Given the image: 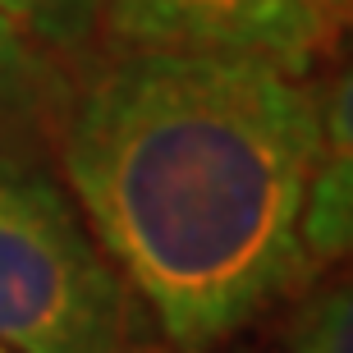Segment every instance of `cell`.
I'll use <instances>...</instances> for the list:
<instances>
[{"label": "cell", "instance_id": "4", "mask_svg": "<svg viewBox=\"0 0 353 353\" xmlns=\"http://www.w3.org/2000/svg\"><path fill=\"white\" fill-rule=\"evenodd\" d=\"M299 239L307 266H335L353 239V129H349V79L321 101V147L303 193Z\"/></svg>", "mask_w": 353, "mask_h": 353}, {"label": "cell", "instance_id": "5", "mask_svg": "<svg viewBox=\"0 0 353 353\" xmlns=\"http://www.w3.org/2000/svg\"><path fill=\"white\" fill-rule=\"evenodd\" d=\"M0 19H10L32 46L74 51L97 32V0H0Z\"/></svg>", "mask_w": 353, "mask_h": 353}, {"label": "cell", "instance_id": "3", "mask_svg": "<svg viewBox=\"0 0 353 353\" xmlns=\"http://www.w3.org/2000/svg\"><path fill=\"white\" fill-rule=\"evenodd\" d=\"M349 0H97V32L115 51L239 55L307 79L335 51Z\"/></svg>", "mask_w": 353, "mask_h": 353}, {"label": "cell", "instance_id": "6", "mask_svg": "<svg viewBox=\"0 0 353 353\" xmlns=\"http://www.w3.org/2000/svg\"><path fill=\"white\" fill-rule=\"evenodd\" d=\"M353 312H349V285H326L303 307L289 353H349L353 349Z\"/></svg>", "mask_w": 353, "mask_h": 353}, {"label": "cell", "instance_id": "8", "mask_svg": "<svg viewBox=\"0 0 353 353\" xmlns=\"http://www.w3.org/2000/svg\"><path fill=\"white\" fill-rule=\"evenodd\" d=\"M0 353H5V349H0Z\"/></svg>", "mask_w": 353, "mask_h": 353}, {"label": "cell", "instance_id": "1", "mask_svg": "<svg viewBox=\"0 0 353 353\" xmlns=\"http://www.w3.org/2000/svg\"><path fill=\"white\" fill-rule=\"evenodd\" d=\"M316 147L307 79L170 51H115L55 133L60 183L179 353L234 340L312 275L299 216Z\"/></svg>", "mask_w": 353, "mask_h": 353}, {"label": "cell", "instance_id": "2", "mask_svg": "<svg viewBox=\"0 0 353 353\" xmlns=\"http://www.w3.org/2000/svg\"><path fill=\"white\" fill-rule=\"evenodd\" d=\"M0 349L129 353V289L60 174L0 147Z\"/></svg>", "mask_w": 353, "mask_h": 353}, {"label": "cell", "instance_id": "7", "mask_svg": "<svg viewBox=\"0 0 353 353\" xmlns=\"http://www.w3.org/2000/svg\"><path fill=\"white\" fill-rule=\"evenodd\" d=\"M37 88H41L37 46H32L10 19H0V129L32 105Z\"/></svg>", "mask_w": 353, "mask_h": 353}]
</instances>
